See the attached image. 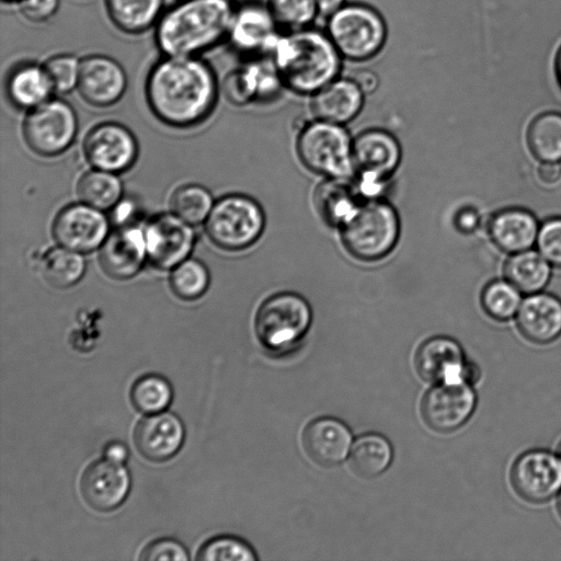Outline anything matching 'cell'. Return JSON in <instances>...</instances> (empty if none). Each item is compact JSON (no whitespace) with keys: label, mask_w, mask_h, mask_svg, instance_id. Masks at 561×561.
<instances>
[{"label":"cell","mask_w":561,"mask_h":561,"mask_svg":"<svg viewBox=\"0 0 561 561\" xmlns=\"http://www.w3.org/2000/svg\"><path fill=\"white\" fill-rule=\"evenodd\" d=\"M220 82L203 56L161 57L149 69L145 96L152 114L163 124L190 128L214 111Z\"/></svg>","instance_id":"obj_1"},{"label":"cell","mask_w":561,"mask_h":561,"mask_svg":"<svg viewBox=\"0 0 561 561\" xmlns=\"http://www.w3.org/2000/svg\"><path fill=\"white\" fill-rule=\"evenodd\" d=\"M234 0H176L167 7L153 28L161 55L203 56L224 42Z\"/></svg>","instance_id":"obj_2"},{"label":"cell","mask_w":561,"mask_h":561,"mask_svg":"<svg viewBox=\"0 0 561 561\" xmlns=\"http://www.w3.org/2000/svg\"><path fill=\"white\" fill-rule=\"evenodd\" d=\"M268 56L285 88L311 96L342 75L344 59L324 28L282 31Z\"/></svg>","instance_id":"obj_3"},{"label":"cell","mask_w":561,"mask_h":561,"mask_svg":"<svg viewBox=\"0 0 561 561\" xmlns=\"http://www.w3.org/2000/svg\"><path fill=\"white\" fill-rule=\"evenodd\" d=\"M324 31L343 59L357 64L377 57L389 35L382 13L363 1H347L325 20Z\"/></svg>","instance_id":"obj_4"},{"label":"cell","mask_w":561,"mask_h":561,"mask_svg":"<svg viewBox=\"0 0 561 561\" xmlns=\"http://www.w3.org/2000/svg\"><path fill=\"white\" fill-rule=\"evenodd\" d=\"M340 231L344 249L354 259L380 261L393 251L399 241L400 216L385 198L366 199Z\"/></svg>","instance_id":"obj_5"},{"label":"cell","mask_w":561,"mask_h":561,"mask_svg":"<svg viewBox=\"0 0 561 561\" xmlns=\"http://www.w3.org/2000/svg\"><path fill=\"white\" fill-rule=\"evenodd\" d=\"M311 323L312 309L308 300L294 291H279L260 305L254 330L265 351L280 355L298 346Z\"/></svg>","instance_id":"obj_6"},{"label":"cell","mask_w":561,"mask_h":561,"mask_svg":"<svg viewBox=\"0 0 561 561\" xmlns=\"http://www.w3.org/2000/svg\"><path fill=\"white\" fill-rule=\"evenodd\" d=\"M299 161L324 178L355 175L353 138L344 125L316 118L304 123L296 140Z\"/></svg>","instance_id":"obj_7"},{"label":"cell","mask_w":561,"mask_h":561,"mask_svg":"<svg viewBox=\"0 0 561 561\" xmlns=\"http://www.w3.org/2000/svg\"><path fill=\"white\" fill-rule=\"evenodd\" d=\"M265 221L257 201L244 194H227L214 203L205 230L216 247L236 252L252 247L261 238Z\"/></svg>","instance_id":"obj_8"},{"label":"cell","mask_w":561,"mask_h":561,"mask_svg":"<svg viewBox=\"0 0 561 561\" xmlns=\"http://www.w3.org/2000/svg\"><path fill=\"white\" fill-rule=\"evenodd\" d=\"M402 159L399 140L382 128L363 130L353 139V180L364 199L381 198Z\"/></svg>","instance_id":"obj_9"},{"label":"cell","mask_w":561,"mask_h":561,"mask_svg":"<svg viewBox=\"0 0 561 561\" xmlns=\"http://www.w3.org/2000/svg\"><path fill=\"white\" fill-rule=\"evenodd\" d=\"M78 131V117L70 103L51 98L27 111L22 133L28 148L42 157H55L66 151Z\"/></svg>","instance_id":"obj_10"},{"label":"cell","mask_w":561,"mask_h":561,"mask_svg":"<svg viewBox=\"0 0 561 561\" xmlns=\"http://www.w3.org/2000/svg\"><path fill=\"white\" fill-rule=\"evenodd\" d=\"M510 483L517 496L530 504H543L561 492V458L546 448H531L516 457Z\"/></svg>","instance_id":"obj_11"},{"label":"cell","mask_w":561,"mask_h":561,"mask_svg":"<svg viewBox=\"0 0 561 561\" xmlns=\"http://www.w3.org/2000/svg\"><path fill=\"white\" fill-rule=\"evenodd\" d=\"M414 368L432 385L462 380L474 385L481 376L479 366L468 360L460 343L446 335L425 340L414 355Z\"/></svg>","instance_id":"obj_12"},{"label":"cell","mask_w":561,"mask_h":561,"mask_svg":"<svg viewBox=\"0 0 561 561\" xmlns=\"http://www.w3.org/2000/svg\"><path fill=\"white\" fill-rule=\"evenodd\" d=\"M478 396L473 385L457 380L433 385L421 400V416L431 430L453 433L473 415Z\"/></svg>","instance_id":"obj_13"},{"label":"cell","mask_w":561,"mask_h":561,"mask_svg":"<svg viewBox=\"0 0 561 561\" xmlns=\"http://www.w3.org/2000/svg\"><path fill=\"white\" fill-rule=\"evenodd\" d=\"M282 30L265 0L236 3L227 43L244 58L268 55Z\"/></svg>","instance_id":"obj_14"},{"label":"cell","mask_w":561,"mask_h":561,"mask_svg":"<svg viewBox=\"0 0 561 561\" xmlns=\"http://www.w3.org/2000/svg\"><path fill=\"white\" fill-rule=\"evenodd\" d=\"M144 233L148 262L161 271H171L190 257L196 238L193 226L172 211L153 216Z\"/></svg>","instance_id":"obj_15"},{"label":"cell","mask_w":561,"mask_h":561,"mask_svg":"<svg viewBox=\"0 0 561 561\" xmlns=\"http://www.w3.org/2000/svg\"><path fill=\"white\" fill-rule=\"evenodd\" d=\"M110 226L103 210L80 201L58 211L51 233L58 245L85 254L100 249L111 232Z\"/></svg>","instance_id":"obj_16"},{"label":"cell","mask_w":561,"mask_h":561,"mask_svg":"<svg viewBox=\"0 0 561 561\" xmlns=\"http://www.w3.org/2000/svg\"><path fill=\"white\" fill-rule=\"evenodd\" d=\"M87 161L99 170L122 173L129 170L138 157L134 134L116 122H104L92 127L83 140Z\"/></svg>","instance_id":"obj_17"},{"label":"cell","mask_w":561,"mask_h":561,"mask_svg":"<svg viewBox=\"0 0 561 561\" xmlns=\"http://www.w3.org/2000/svg\"><path fill=\"white\" fill-rule=\"evenodd\" d=\"M128 77L123 65L105 54H90L81 58L77 91L84 102L94 107H110L125 95Z\"/></svg>","instance_id":"obj_18"},{"label":"cell","mask_w":561,"mask_h":561,"mask_svg":"<svg viewBox=\"0 0 561 561\" xmlns=\"http://www.w3.org/2000/svg\"><path fill=\"white\" fill-rule=\"evenodd\" d=\"M147 259L144 228L137 225L116 227L100 247L99 263L103 272L116 280L136 276Z\"/></svg>","instance_id":"obj_19"},{"label":"cell","mask_w":561,"mask_h":561,"mask_svg":"<svg viewBox=\"0 0 561 561\" xmlns=\"http://www.w3.org/2000/svg\"><path fill=\"white\" fill-rule=\"evenodd\" d=\"M130 489V476L123 463L106 458L87 466L80 479L84 502L98 512H111L123 504Z\"/></svg>","instance_id":"obj_20"},{"label":"cell","mask_w":561,"mask_h":561,"mask_svg":"<svg viewBox=\"0 0 561 561\" xmlns=\"http://www.w3.org/2000/svg\"><path fill=\"white\" fill-rule=\"evenodd\" d=\"M134 444L149 461L163 462L178 454L185 437L181 419L170 412L148 414L134 428Z\"/></svg>","instance_id":"obj_21"},{"label":"cell","mask_w":561,"mask_h":561,"mask_svg":"<svg viewBox=\"0 0 561 561\" xmlns=\"http://www.w3.org/2000/svg\"><path fill=\"white\" fill-rule=\"evenodd\" d=\"M304 450L314 463L332 468L350 455L353 435L341 420L321 416L309 422L301 435Z\"/></svg>","instance_id":"obj_22"},{"label":"cell","mask_w":561,"mask_h":561,"mask_svg":"<svg viewBox=\"0 0 561 561\" xmlns=\"http://www.w3.org/2000/svg\"><path fill=\"white\" fill-rule=\"evenodd\" d=\"M520 335L536 345H548L561 336V299L547 291L527 295L515 317Z\"/></svg>","instance_id":"obj_23"},{"label":"cell","mask_w":561,"mask_h":561,"mask_svg":"<svg viewBox=\"0 0 561 561\" xmlns=\"http://www.w3.org/2000/svg\"><path fill=\"white\" fill-rule=\"evenodd\" d=\"M366 94L351 76H339L310 98L314 118L345 125L363 110Z\"/></svg>","instance_id":"obj_24"},{"label":"cell","mask_w":561,"mask_h":561,"mask_svg":"<svg viewBox=\"0 0 561 561\" xmlns=\"http://www.w3.org/2000/svg\"><path fill=\"white\" fill-rule=\"evenodd\" d=\"M540 224L533 211L523 207L496 210L488 221V234L501 251L514 254L536 244Z\"/></svg>","instance_id":"obj_25"},{"label":"cell","mask_w":561,"mask_h":561,"mask_svg":"<svg viewBox=\"0 0 561 561\" xmlns=\"http://www.w3.org/2000/svg\"><path fill=\"white\" fill-rule=\"evenodd\" d=\"M5 93L13 106L30 111L51 99L55 90L43 64L22 61L10 69Z\"/></svg>","instance_id":"obj_26"},{"label":"cell","mask_w":561,"mask_h":561,"mask_svg":"<svg viewBox=\"0 0 561 561\" xmlns=\"http://www.w3.org/2000/svg\"><path fill=\"white\" fill-rule=\"evenodd\" d=\"M364 202L353 178H325L314 190L318 215L330 227L341 228Z\"/></svg>","instance_id":"obj_27"},{"label":"cell","mask_w":561,"mask_h":561,"mask_svg":"<svg viewBox=\"0 0 561 561\" xmlns=\"http://www.w3.org/2000/svg\"><path fill=\"white\" fill-rule=\"evenodd\" d=\"M108 20L119 32L140 35L153 30L165 0H103Z\"/></svg>","instance_id":"obj_28"},{"label":"cell","mask_w":561,"mask_h":561,"mask_svg":"<svg viewBox=\"0 0 561 561\" xmlns=\"http://www.w3.org/2000/svg\"><path fill=\"white\" fill-rule=\"evenodd\" d=\"M504 276L522 294L542 291L552 276V265L537 250L528 249L514 254L504 264Z\"/></svg>","instance_id":"obj_29"},{"label":"cell","mask_w":561,"mask_h":561,"mask_svg":"<svg viewBox=\"0 0 561 561\" xmlns=\"http://www.w3.org/2000/svg\"><path fill=\"white\" fill-rule=\"evenodd\" d=\"M392 459V445L379 433L358 436L353 442L348 455L351 469L363 479H375L381 476L390 467Z\"/></svg>","instance_id":"obj_30"},{"label":"cell","mask_w":561,"mask_h":561,"mask_svg":"<svg viewBox=\"0 0 561 561\" xmlns=\"http://www.w3.org/2000/svg\"><path fill=\"white\" fill-rule=\"evenodd\" d=\"M85 270L83 254L61 245L46 251L41 261L44 279L58 289H67L78 284Z\"/></svg>","instance_id":"obj_31"},{"label":"cell","mask_w":561,"mask_h":561,"mask_svg":"<svg viewBox=\"0 0 561 561\" xmlns=\"http://www.w3.org/2000/svg\"><path fill=\"white\" fill-rule=\"evenodd\" d=\"M526 141L540 162H561V113L548 111L537 115L528 125Z\"/></svg>","instance_id":"obj_32"},{"label":"cell","mask_w":561,"mask_h":561,"mask_svg":"<svg viewBox=\"0 0 561 561\" xmlns=\"http://www.w3.org/2000/svg\"><path fill=\"white\" fill-rule=\"evenodd\" d=\"M240 65L253 103H270L285 88L280 75L268 55L244 58Z\"/></svg>","instance_id":"obj_33"},{"label":"cell","mask_w":561,"mask_h":561,"mask_svg":"<svg viewBox=\"0 0 561 561\" xmlns=\"http://www.w3.org/2000/svg\"><path fill=\"white\" fill-rule=\"evenodd\" d=\"M123 183L117 173L94 169L78 181L77 194L81 202L100 210H111L123 198Z\"/></svg>","instance_id":"obj_34"},{"label":"cell","mask_w":561,"mask_h":561,"mask_svg":"<svg viewBox=\"0 0 561 561\" xmlns=\"http://www.w3.org/2000/svg\"><path fill=\"white\" fill-rule=\"evenodd\" d=\"M130 402L140 413L154 414L167 410L173 398L169 380L158 374H146L131 385Z\"/></svg>","instance_id":"obj_35"},{"label":"cell","mask_w":561,"mask_h":561,"mask_svg":"<svg viewBox=\"0 0 561 561\" xmlns=\"http://www.w3.org/2000/svg\"><path fill=\"white\" fill-rule=\"evenodd\" d=\"M522 301V293L506 278L490 280L480 295L482 310L496 322L514 319Z\"/></svg>","instance_id":"obj_36"},{"label":"cell","mask_w":561,"mask_h":561,"mask_svg":"<svg viewBox=\"0 0 561 561\" xmlns=\"http://www.w3.org/2000/svg\"><path fill=\"white\" fill-rule=\"evenodd\" d=\"M213 206L210 192L194 183L179 186L170 198L171 211L192 226L206 221Z\"/></svg>","instance_id":"obj_37"},{"label":"cell","mask_w":561,"mask_h":561,"mask_svg":"<svg viewBox=\"0 0 561 561\" xmlns=\"http://www.w3.org/2000/svg\"><path fill=\"white\" fill-rule=\"evenodd\" d=\"M169 283L178 298L192 301L207 291L210 274L202 261L187 257L171 270Z\"/></svg>","instance_id":"obj_38"},{"label":"cell","mask_w":561,"mask_h":561,"mask_svg":"<svg viewBox=\"0 0 561 561\" xmlns=\"http://www.w3.org/2000/svg\"><path fill=\"white\" fill-rule=\"evenodd\" d=\"M282 31L312 26L319 18L316 0H265Z\"/></svg>","instance_id":"obj_39"},{"label":"cell","mask_w":561,"mask_h":561,"mask_svg":"<svg viewBox=\"0 0 561 561\" xmlns=\"http://www.w3.org/2000/svg\"><path fill=\"white\" fill-rule=\"evenodd\" d=\"M196 560L255 561L257 557L247 541L239 537L225 535L207 540L199 548Z\"/></svg>","instance_id":"obj_40"},{"label":"cell","mask_w":561,"mask_h":561,"mask_svg":"<svg viewBox=\"0 0 561 561\" xmlns=\"http://www.w3.org/2000/svg\"><path fill=\"white\" fill-rule=\"evenodd\" d=\"M55 93L67 94L77 90L81 58L70 53L51 55L43 62Z\"/></svg>","instance_id":"obj_41"},{"label":"cell","mask_w":561,"mask_h":561,"mask_svg":"<svg viewBox=\"0 0 561 561\" xmlns=\"http://www.w3.org/2000/svg\"><path fill=\"white\" fill-rule=\"evenodd\" d=\"M537 250L556 268L561 270V216H553L540 224Z\"/></svg>","instance_id":"obj_42"},{"label":"cell","mask_w":561,"mask_h":561,"mask_svg":"<svg viewBox=\"0 0 561 561\" xmlns=\"http://www.w3.org/2000/svg\"><path fill=\"white\" fill-rule=\"evenodd\" d=\"M139 560H180L190 559L186 548L174 538H159L142 548L138 557Z\"/></svg>","instance_id":"obj_43"},{"label":"cell","mask_w":561,"mask_h":561,"mask_svg":"<svg viewBox=\"0 0 561 561\" xmlns=\"http://www.w3.org/2000/svg\"><path fill=\"white\" fill-rule=\"evenodd\" d=\"M220 93L232 105L244 106L253 103L240 66L231 69L220 82Z\"/></svg>","instance_id":"obj_44"},{"label":"cell","mask_w":561,"mask_h":561,"mask_svg":"<svg viewBox=\"0 0 561 561\" xmlns=\"http://www.w3.org/2000/svg\"><path fill=\"white\" fill-rule=\"evenodd\" d=\"M16 5L19 13L25 21L42 24L57 14L60 0H20Z\"/></svg>","instance_id":"obj_45"},{"label":"cell","mask_w":561,"mask_h":561,"mask_svg":"<svg viewBox=\"0 0 561 561\" xmlns=\"http://www.w3.org/2000/svg\"><path fill=\"white\" fill-rule=\"evenodd\" d=\"M140 209L130 198H122L112 209L110 221L115 227L136 225Z\"/></svg>","instance_id":"obj_46"},{"label":"cell","mask_w":561,"mask_h":561,"mask_svg":"<svg viewBox=\"0 0 561 561\" xmlns=\"http://www.w3.org/2000/svg\"><path fill=\"white\" fill-rule=\"evenodd\" d=\"M480 215L473 207L460 208L453 219L455 228L463 234L474 232L480 225Z\"/></svg>","instance_id":"obj_47"},{"label":"cell","mask_w":561,"mask_h":561,"mask_svg":"<svg viewBox=\"0 0 561 561\" xmlns=\"http://www.w3.org/2000/svg\"><path fill=\"white\" fill-rule=\"evenodd\" d=\"M537 178L545 185H553L561 179L559 162H541L537 169Z\"/></svg>","instance_id":"obj_48"},{"label":"cell","mask_w":561,"mask_h":561,"mask_svg":"<svg viewBox=\"0 0 561 561\" xmlns=\"http://www.w3.org/2000/svg\"><path fill=\"white\" fill-rule=\"evenodd\" d=\"M103 456L111 461L124 465L128 459L129 453L124 443L111 440L104 445Z\"/></svg>","instance_id":"obj_49"},{"label":"cell","mask_w":561,"mask_h":561,"mask_svg":"<svg viewBox=\"0 0 561 561\" xmlns=\"http://www.w3.org/2000/svg\"><path fill=\"white\" fill-rule=\"evenodd\" d=\"M366 95L374 93L379 85L378 76L371 70H358L351 76Z\"/></svg>","instance_id":"obj_50"},{"label":"cell","mask_w":561,"mask_h":561,"mask_svg":"<svg viewBox=\"0 0 561 561\" xmlns=\"http://www.w3.org/2000/svg\"><path fill=\"white\" fill-rule=\"evenodd\" d=\"M348 0H316L319 16L327 20L340 10Z\"/></svg>","instance_id":"obj_51"},{"label":"cell","mask_w":561,"mask_h":561,"mask_svg":"<svg viewBox=\"0 0 561 561\" xmlns=\"http://www.w3.org/2000/svg\"><path fill=\"white\" fill-rule=\"evenodd\" d=\"M553 69H554L556 79L561 88V45L559 46V48L556 53V56H554Z\"/></svg>","instance_id":"obj_52"},{"label":"cell","mask_w":561,"mask_h":561,"mask_svg":"<svg viewBox=\"0 0 561 561\" xmlns=\"http://www.w3.org/2000/svg\"><path fill=\"white\" fill-rule=\"evenodd\" d=\"M557 512L561 518V492L557 496Z\"/></svg>","instance_id":"obj_53"},{"label":"cell","mask_w":561,"mask_h":561,"mask_svg":"<svg viewBox=\"0 0 561 561\" xmlns=\"http://www.w3.org/2000/svg\"><path fill=\"white\" fill-rule=\"evenodd\" d=\"M3 3L16 4L20 0H1Z\"/></svg>","instance_id":"obj_54"},{"label":"cell","mask_w":561,"mask_h":561,"mask_svg":"<svg viewBox=\"0 0 561 561\" xmlns=\"http://www.w3.org/2000/svg\"><path fill=\"white\" fill-rule=\"evenodd\" d=\"M557 453H558V455H559V456H560V458H561V442H560V444H559V446H558V450H557Z\"/></svg>","instance_id":"obj_55"}]
</instances>
